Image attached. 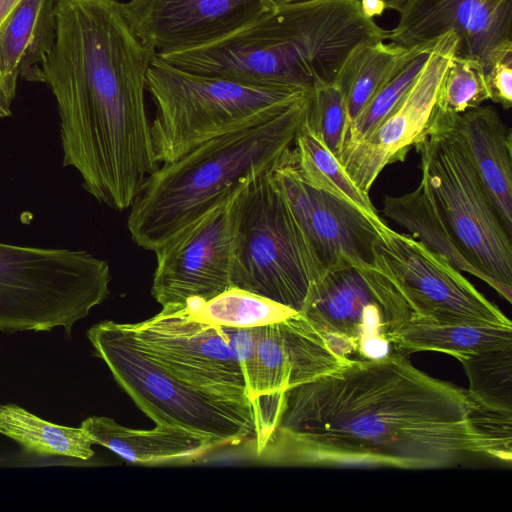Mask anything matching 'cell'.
<instances>
[{"label": "cell", "mask_w": 512, "mask_h": 512, "mask_svg": "<svg viewBox=\"0 0 512 512\" xmlns=\"http://www.w3.org/2000/svg\"><path fill=\"white\" fill-rule=\"evenodd\" d=\"M130 326L148 353L183 383L252 405L222 326L199 318L187 305L163 306Z\"/></svg>", "instance_id": "4fadbf2b"}, {"label": "cell", "mask_w": 512, "mask_h": 512, "mask_svg": "<svg viewBox=\"0 0 512 512\" xmlns=\"http://www.w3.org/2000/svg\"><path fill=\"white\" fill-rule=\"evenodd\" d=\"M489 100L485 69L481 63L454 55L439 87L436 110L462 114Z\"/></svg>", "instance_id": "f1b7e54d"}, {"label": "cell", "mask_w": 512, "mask_h": 512, "mask_svg": "<svg viewBox=\"0 0 512 512\" xmlns=\"http://www.w3.org/2000/svg\"><path fill=\"white\" fill-rule=\"evenodd\" d=\"M435 42L411 58L347 125L342 150L367 138L383 121L421 72Z\"/></svg>", "instance_id": "83f0119b"}, {"label": "cell", "mask_w": 512, "mask_h": 512, "mask_svg": "<svg viewBox=\"0 0 512 512\" xmlns=\"http://www.w3.org/2000/svg\"><path fill=\"white\" fill-rule=\"evenodd\" d=\"M387 39L404 47L458 38L456 55L478 60L485 72L512 55V0H408Z\"/></svg>", "instance_id": "e0dca14e"}, {"label": "cell", "mask_w": 512, "mask_h": 512, "mask_svg": "<svg viewBox=\"0 0 512 512\" xmlns=\"http://www.w3.org/2000/svg\"><path fill=\"white\" fill-rule=\"evenodd\" d=\"M185 305L201 319L234 328L261 327L300 313L269 298L233 286L207 301L193 299Z\"/></svg>", "instance_id": "484cf974"}, {"label": "cell", "mask_w": 512, "mask_h": 512, "mask_svg": "<svg viewBox=\"0 0 512 512\" xmlns=\"http://www.w3.org/2000/svg\"><path fill=\"white\" fill-rule=\"evenodd\" d=\"M396 345L407 355L436 351L459 359L469 354L512 348V327L440 325L412 316L399 334Z\"/></svg>", "instance_id": "603a6c76"}, {"label": "cell", "mask_w": 512, "mask_h": 512, "mask_svg": "<svg viewBox=\"0 0 512 512\" xmlns=\"http://www.w3.org/2000/svg\"><path fill=\"white\" fill-rule=\"evenodd\" d=\"M249 180L154 252L151 293L162 307L207 301L232 286L237 204Z\"/></svg>", "instance_id": "7c38bea8"}, {"label": "cell", "mask_w": 512, "mask_h": 512, "mask_svg": "<svg viewBox=\"0 0 512 512\" xmlns=\"http://www.w3.org/2000/svg\"><path fill=\"white\" fill-rule=\"evenodd\" d=\"M155 55L133 33L119 0H56L39 81L57 102L63 164L119 212L159 167L144 99Z\"/></svg>", "instance_id": "7a4b0ae2"}, {"label": "cell", "mask_w": 512, "mask_h": 512, "mask_svg": "<svg viewBox=\"0 0 512 512\" xmlns=\"http://www.w3.org/2000/svg\"><path fill=\"white\" fill-rule=\"evenodd\" d=\"M146 90L156 108L150 122L153 150L163 164L214 138L269 120L309 92L191 73L157 55L146 73Z\"/></svg>", "instance_id": "8992f818"}, {"label": "cell", "mask_w": 512, "mask_h": 512, "mask_svg": "<svg viewBox=\"0 0 512 512\" xmlns=\"http://www.w3.org/2000/svg\"><path fill=\"white\" fill-rule=\"evenodd\" d=\"M435 41L409 48L384 40L357 45L334 80L345 99L347 125L411 58Z\"/></svg>", "instance_id": "7402d4cb"}, {"label": "cell", "mask_w": 512, "mask_h": 512, "mask_svg": "<svg viewBox=\"0 0 512 512\" xmlns=\"http://www.w3.org/2000/svg\"><path fill=\"white\" fill-rule=\"evenodd\" d=\"M16 93L6 85L0 72V118L11 114V104Z\"/></svg>", "instance_id": "d6a6232c"}, {"label": "cell", "mask_w": 512, "mask_h": 512, "mask_svg": "<svg viewBox=\"0 0 512 512\" xmlns=\"http://www.w3.org/2000/svg\"><path fill=\"white\" fill-rule=\"evenodd\" d=\"M309 93L269 120L214 138L159 166L129 208L132 240L155 252L241 183L271 171L294 145Z\"/></svg>", "instance_id": "5b68a950"}, {"label": "cell", "mask_w": 512, "mask_h": 512, "mask_svg": "<svg viewBox=\"0 0 512 512\" xmlns=\"http://www.w3.org/2000/svg\"><path fill=\"white\" fill-rule=\"evenodd\" d=\"M387 37L359 0H296L221 40L157 56L191 73L310 91L334 82L357 45Z\"/></svg>", "instance_id": "277c9868"}, {"label": "cell", "mask_w": 512, "mask_h": 512, "mask_svg": "<svg viewBox=\"0 0 512 512\" xmlns=\"http://www.w3.org/2000/svg\"><path fill=\"white\" fill-rule=\"evenodd\" d=\"M489 100L504 109L512 106V55L494 64L485 72Z\"/></svg>", "instance_id": "1f68e13d"}, {"label": "cell", "mask_w": 512, "mask_h": 512, "mask_svg": "<svg viewBox=\"0 0 512 512\" xmlns=\"http://www.w3.org/2000/svg\"><path fill=\"white\" fill-rule=\"evenodd\" d=\"M386 8L400 13L408 0H383Z\"/></svg>", "instance_id": "e575fe53"}, {"label": "cell", "mask_w": 512, "mask_h": 512, "mask_svg": "<svg viewBox=\"0 0 512 512\" xmlns=\"http://www.w3.org/2000/svg\"><path fill=\"white\" fill-rule=\"evenodd\" d=\"M467 390L398 353L350 360L286 390L257 456L295 466L436 469L495 457Z\"/></svg>", "instance_id": "6da1fadb"}, {"label": "cell", "mask_w": 512, "mask_h": 512, "mask_svg": "<svg viewBox=\"0 0 512 512\" xmlns=\"http://www.w3.org/2000/svg\"><path fill=\"white\" fill-rule=\"evenodd\" d=\"M458 360L467 374V393L474 403L512 412V348L469 354Z\"/></svg>", "instance_id": "4316f807"}, {"label": "cell", "mask_w": 512, "mask_h": 512, "mask_svg": "<svg viewBox=\"0 0 512 512\" xmlns=\"http://www.w3.org/2000/svg\"><path fill=\"white\" fill-rule=\"evenodd\" d=\"M275 0H129L124 15L136 37L156 55L201 47L265 17Z\"/></svg>", "instance_id": "ac0fdd59"}, {"label": "cell", "mask_w": 512, "mask_h": 512, "mask_svg": "<svg viewBox=\"0 0 512 512\" xmlns=\"http://www.w3.org/2000/svg\"><path fill=\"white\" fill-rule=\"evenodd\" d=\"M458 114L436 110L414 145L421 178L411 192L386 195L383 213L461 272L512 302V241L467 151Z\"/></svg>", "instance_id": "3957f363"}, {"label": "cell", "mask_w": 512, "mask_h": 512, "mask_svg": "<svg viewBox=\"0 0 512 512\" xmlns=\"http://www.w3.org/2000/svg\"><path fill=\"white\" fill-rule=\"evenodd\" d=\"M271 171L239 194L231 284L301 313L321 270Z\"/></svg>", "instance_id": "9c48e42d"}, {"label": "cell", "mask_w": 512, "mask_h": 512, "mask_svg": "<svg viewBox=\"0 0 512 512\" xmlns=\"http://www.w3.org/2000/svg\"><path fill=\"white\" fill-rule=\"evenodd\" d=\"M80 427L94 444L102 445L132 463L190 460L216 447L208 438L174 426L134 429L105 416H91Z\"/></svg>", "instance_id": "ffe728a7"}, {"label": "cell", "mask_w": 512, "mask_h": 512, "mask_svg": "<svg viewBox=\"0 0 512 512\" xmlns=\"http://www.w3.org/2000/svg\"><path fill=\"white\" fill-rule=\"evenodd\" d=\"M291 150L272 169L271 177L305 234L321 276L340 267L374 264L376 242L385 221H374L305 182L292 162Z\"/></svg>", "instance_id": "2e32d148"}, {"label": "cell", "mask_w": 512, "mask_h": 512, "mask_svg": "<svg viewBox=\"0 0 512 512\" xmlns=\"http://www.w3.org/2000/svg\"><path fill=\"white\" fill-rule=\"evenodd\" d=\"M56 0H20L0 28V72L16 93L19 77L39 81L54 38Z\"/></svg>", "instance_id": "44dd1931"}, {"label": "cell", "mask_w": 512, "mask_h": 512, "mask_svg": "<svg viewBox=\"0 0 512 512\" xmlns=\"http://www.w3.org/2000/svg\"><path fill=\"white\" fill-rule=\"evenodd\" d=\"M291 159L300 176L309 185L356 207L374 221H383L369 194L352 181L337 157L305 120L296 134Z\"/></svg>", "instance_id": "cb8c5ba5"}, {"label": "cell", "mask_w": 512, "mask_h": 512, "mask_svg": "<svg viewBox=\"0 0 512 512\" xmlns=\"http://www.w3.org/2000/svg\"><path fill=\"white\" fill-rule=\"evenodd\" d=\"M359 3L364 16L372 19L381 16L387 9L383 0H359Z\"/></svg>", "instance_id": "836d02e7"}, {"label": "cell", "mask_w": 512, "mask_h": 512, "mask_svg": "<svg viewBox=\"0 0 512 512\" xmlns=\"http://www.w3.org/2000/svg\"><path fill=\"white\" fill-rule=\"evenodd\" d=\"M472 164L507 232L512 235V131L492 106L457 116Z\"/></svg>", "instance_id": "d6986e66"}, {"label": "cell", "mask_w": 512, "mask_h": 512, "mask_svg": "<svg viewBox=\"0 0 512 512\" xmlns=\"http://www.w3.org/2000/svg\"><path fill=\"white\" fill-rule=\"evenodd\" d=\"M107 261L84 250L0 243V331H50L69 336L109 294Z\"/></svg>", "instance_id": "ba28073f"}, {"label": "cell", "mask_w": 512, "mask_h": 512, "mask_svg": "<svg viewBox=\"0 0 512 512\" xmlns=\"http://www.w3.org/2000/svg\"><path fill=\"white\" fill-rule=\"evenodd\" d=\"M301 314L342 358L378 361L403 353L396 341L413 312L374 263L325 272L312 285Z\"/></svg>", "instance_id": "30bf717a"}, {"label": "cell", "mask_w": 512, "mask_h": 512, "mask_svg": "<svg viewBox=\"0 0 512 512\" xmlns=\"http://www.w3.org/2000/svg\"><path fill=\"white\" fill-rule=\"evenodd\" d=\"M87 337L116 382L157 425L185 429L216 447L255 441L251 404L183 383L148 353L130 324L103 321L92 326Z\"/></svg>", "instance_id": "52a82bcc"}, {"label": "cell", "mask_w": 512, "mask_h": 512, "mask_svg": "<svg viewBox=\"0 0 512 512\" xmlns=\"http://www.w3.org/2000/svg\"><path fill=\"white\" fill-rule=\"evenodd\" d=\"M256 358L249 387L256 419V455L272 432L283 393L332 372L350 360L336 354L298 313L256 327Z\"/></svg>", "instance_id": "5bb4252c"}, {"label": "cell", "mask_w": 512, "mask_h": 512, "mask_svg": "<svg viewBox=\"0 0 512 512\" xmlns=\"http://www.w3.org/2000/svg\"><path fill=\"white\" fill-rule=\"evenodd\" d=\"M222 327L233 356L241 367L249 391L256 358V328Z\"/></svg>", "instance_id": "4dcf8cb0"}, {"label": "cell", "mask_w": 512, "mask_h": 512, "mask_svg": "<svg viewBox=\"0 0 512 512\" xmlns=\"http://www.w3.org/2000/svg\"><path fill=\"white\" fill-rule=\"evenodd\" d=\"M290 1H296V0H276L277 3L290 2Z\"/></svg>", "instance_id": "d590c367"}, {"label": "cell", "mask_w": 512, "mask_h": 512, "mask_svg": "<svg viewBox=\"0 0 512 512\" xmlns=\"http://www.w3.org/2000/svg\"><path fill=\"white\" fill-rule=\"evenodd\" d=\"M0 434L17 442L26 453L39 457L89 460L94 456V442L81 427L45 421L15 404L0 406Z\"/></svg>", "instance_id": "d4e9b609"}, {"label": "cell", "mask_w": 512, "mask_h": 512, "mask_svg": "<svg viewBox=\"0 0 512 512\" xmlns=\"http://www.w3.org/2000/svg\"><path fill=\"white\" fill-rule=\"evenodd\" d=\"M375 250V263L396 285L414 318L440 325L512 327L460 270L410 234L386 224Z\"/></svg>", "instance_id": "8fae6325"}, {"label": "cell", "mask_w": 512, "mask_h": 512, "mask_svg": "<svg viewBox=\"0 0 512 512\" xmlns=\"http://www.w3.org/2000/svg\"><path fill=\"white\" fill-rule=\"evenodd\" d=\"M457 48L455 33L437 38L421 72L389 114L367 138L342 150L339 162L364 193L369 194L386 166L404 161L428 131L439 87Z\"/></svg>", "instance_id": "9a60e30c"}, {"label": "cell", "mask_w": 512, "mask_h": 512, "mask_svg": "<svg viewBox=\"0 0 512 512\" xmlns=\"http://www.w3.org/2000/svg\"><path fill=\"white\" fill-rule=\"evenodd\" d=\"M305 122L339 159L347 126V109L344 96L335 82H319L313 86Z\"/></svg>", "instance_id": "f546056e"}]
</instances>
